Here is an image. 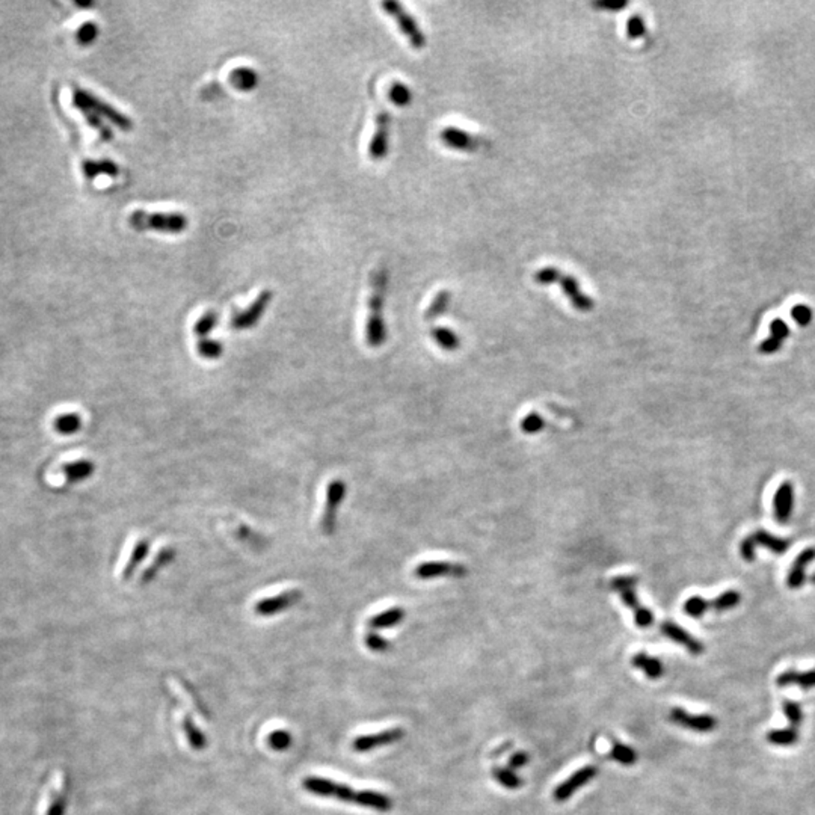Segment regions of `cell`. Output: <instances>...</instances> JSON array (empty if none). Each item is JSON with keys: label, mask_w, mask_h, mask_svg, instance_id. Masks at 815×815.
<instances>
[{"label": "cell", "mask_w": 815, "mask_h": 815, "mask_svg": "<svg viewBox=\"0 0 815 815\" xmlns=\"http://www.w3.org/2000/svg\"><path fill=\"white\" fill-rule=\"evenodd\" d=\"M388 270L384 266H379L370 279V296H369V314L366 320V343L370 347H380L387 340V326L384 319V305L388 289Z\"/></svg>", "instance_id": "6da1fadb"}, {"label": "cell", "mask_w": 815, "mask_h": 815, "mask_svg": "<svg viewBox=\"0 0 815 815\" xmlns=\"http://www.w3.org/2000/svg\"><path fill=\"white\" fill-rule=\"evenodd\" d=\"M533 279L541 286L559 284L563 293L568 298L569 304L576 310L581 311V313H588V311H592L593 307H595L593 299L581 291V287L576 277H572L555 266H545L536 270L535 274H533Z\"/></svg>", "instance_id": "7a4b0ae2"}, {"label": "cell", "mask_w": 815, "mask_h": 815, "mask_svg": "<svg viewBox=\"0 0 815 815\" xmlns=\"http://www.w3.org/2000/svg\"><path fill=\"white\" fill-rule=\"evenodd\" d=\"M128 224L136 231H156L165 234H180L189 227V219L180 211H145L135 210Z\"/></svg>", "instance_id": "3957f363"}, {"label": "cell", "mask_w": 815, "mask_h": 815, "mask_svg": "<svg viewBox=\"0 0 815 815\" xmlns=\"http://www.w3.org/2000/svg\"><path fill=\"white\" fill-rule=\"evenodd\" d=\"M73 105L79 110H82V112L84 110H91V112H95L102 118H106L118 128L124 130V132H128V130L133 128L132 118L123 112H119V110L112 105L103 102L102 98H98L95 94L89 93V91L80 86H73Z\"/></svg>", "instance_id": "277c9868"}, {"label": "cell", "mask_w": 815, "mask_h": 815, "mask_svg": "<svg viewBox=\"0 0 815 815\" xmlns=\"http://www.w3.org/2000/svg\"><path fill=\"white\" fill-rule=\"evenodd\" d=\"M637 578L631 576H619L610 581V588L619 593L621 599L634 613V621L637 627L648 628L654 623V615L648 607H643L636 593Z\"/></svg>", "instance_id": "5b68a950"}, {"label": "cell", "mask_w": 815, "mask_h": 815, "mask_svg": "<svg viewBox=\"0 0 815 815\" xmlns=\"http://www.w3.org/2000/svg\"><path fill=\"white\" fill-rule=\"evenodd\" d=\"M302 788L311 793V794H314V796H319V797L337 799L340 802L355 803V804H358L359 793H361V791L352 790L346 783H340V782L331 781L326 778H320V776L305 778L304 781H302Z\"/></svg>", "instance_id": "8992f818"}, {"label": "cell", "mask_w": 815, "mask_h": 815, "mask_svg": "<svg viewBox=\"0 0 815 815\" xmlns=\"http://www.w3.org/2000/svg\"><path fill=\"white\" fill-rule=\"evenodd\" d=\"M347 494V485L345 480L334 479L328 483L326 486V498L324 513L320 518V530L325 536H332L337 529V513L345 501Z\"/></svg>", "instance_id": "52a82bcc"}, {"label": "cell", "mask_w": 815, "mask_h": 815, "mask_svg": "<svg viewBox=\"0 0 815 815\" xmlns=\"http://www.w3.org/2000/svg\"><path fill=\"white\" fill-rule=\"evenodd\" d=\"M382 8H384V11L390 17L396 20L400 32L408 38V41L412 47L416 50H423L426 47L428 41L425 34H423V30L416 22V18L412 17L404 6L399 2H395V0H388V2H382Z\"/></svg>", "instance_id": "ba28073f"}, {"label": "cell", "mask_w": 815, "mask_h": 815, "mask_svg": "<svg viewBox=\"0 0 815 815\" xmlns=\"http://www.w3.org/2000/svg\"><path fill=\"white\" fill-rule=\"evenodd\" d=\"M274 296H275L274 291L270 289L261 290L258 296L253 300V304L248 308L241 311H234L233 316L230 319V328L234 331H245L254 328L266 313L270 302L274 300Z\"/></svg>", "instance_id": "9c48e42d"}, {"label": "cell", "mask_w": 815, "mask_h": 815, "mask_svg": "<svg viewBox=\"0 0 815 815\" xmlns=\"http://www.w3.org/2000/svg\"><path fill=\"white\" fill-rule=\"evenodd\" d=\"M758 547L769 548L771 552H774V555H783V552L790 548V541L778 538L771 535L770 531L760 529L757 531H753L746 539H743V542L740 543L741 557L746 562H753L755 551H757Z\"/></svg>", "instance_id": "30bf717a"}, {"label": "cell", "mask_w": 815, "mask_h": 815, "mask_svg": "<svg viewBox=\"0 0 815 815\" xmlns=\"http://www.w3.org/2000/svg\"><path fill=\"white\" fill-rule=\"evenodd\" d=\"M390 130H391V115L385 107H380L376 115L375 133L369 144V156L375 162H380L388 154L390 148Z\"/></svg>", "instance_id": "8fae6325"}, {"label": "cell", "mask_w": 815, "mask_h": 815, "mask_svg": "<svg viewBox=\"0 0 815 815\" xmlns=\"http://www.w3.org/2000/svg\"><path fill=\"white\" fill-rule=\"evenodd\" d=\"M304 598V593L299 589H290L286 592H281L275 597H267L256 602L254 613L261 618L275 616L281 611H286Z\"/></svg>", "instance_id": "7c38bea8"}, {"label": "cell", "mask_w": 815, "mask_h": 815, "mask_svg": "<svg viewBox=\"0 0 815 815\" xmlns=\"http://www.w3.org/2000/svg\"><path fill=\"white\" fill-rule=\"evenodd\" d=\"M414 576L420 580H432L437 577H464L467 576V568L460 563H451L444 560L423 562L416 566Z\"/></svg>", "instance_id": "4fadbf2b"}, {"label": "cell", "mask_w": 815, "mask_h": 815, "mask_svg": "<svg viewBox=\"0 0 815 815\" xmlns=\"http://www.w3.org/2000/svg\"><path fill=\"white\" fill-rule=\"evenodd\" d=\"M669 719L675 724H678V727L694 732L705 734L714 731L717 727V720L716 717L711 716V714H698V716H693V714L682 708L670 710Z\"/></svg>", "instance_id": "5bb4252c"}, {"label": "cell", "mask_w": 815, "mask_h": 815, "mask_svg": "<svg viewBox=\"0 0 815 815\" xmlns=\"http://www.w3.org/2000/svg\"><path fill=\"white\" fill-rule=\"evenodd\" d=\"M404 738V729L402 728H391L380 731L376 734H366V736H359L352 741V749L358 753L370 752L379 746H387V744L397 743Z\"/></svg>", "instance_id": "9a60e30c"}, {"label": "cell", "mask_w": 815, "mask_h": 815, "mask_svg": "<svg viewBox=\"0 0 815 815\" xmlns=\"http://www.w3.org/2000/svg\"><path fill=\"white\" fill-rule=\"evenodd\" d=\"M441 143L449 148L459 150V151H477L485 140L479 136L471 135L465 130L458 127H446L439 132Z\"/></svg>", "instance_id": "2e32d148"}, {"label": "cell", "mask_w": 815, "mask_h": 815, "mask_svg": "<svg viewBox=\"0 0 815 815\" xmlns=\"http://www.w3.org/2000/svg\"><path fill=\"white\" fill-rule=\"evenodd\" d=\"M595 776H597V769L593 766H586V767L577 770L565 782H562L559 787L555 790V793H552L555 794L556 802H566L574 793L580 790L583 785H586L588 782H590Z\"/></svg>", "instance_id": "e0dca14e"}, {"label": "cell", "mask_w": 815, "mask_h": 815, "mask_svg": "<svg viewBox=\"0 0 815 815\" xmlns=\"http://www.w3.org/2000/svg\"><path fill=\"white\" fill-rule=\"evenodd\" d=\"M660 628H661V632L664 634V636L670 639L672 642L678 643V645H682L691 654V656H701L703 649H705L701 640H698L696 637H693L689 631L681 628L680 625H677V623L666 621V622L661 623Z\"/></svg>", "instance_id": "ac0fdd59"}, {"label": "cell", "mask_w": 815, "mask_h": 815, "mask_svg": "<svg viewBox=\"0 0 815 815\" xmlns=\"http://www.w3.org/2000/svg\"><path fill=\"white\" fill-rule=\"evenodd\" d=\"M793 508H794V486L791 482H783L781 483L776 492H774L773 498L774 518H776L779 524L788 522L793 513Z\"/></svg>", "instance_id": "d6986e66"}, {"label": "cell", "mask_w": 815, "mask_h": 815, "mask_svg": "<svg viewBox=\"0 0 815 815\" xmlns=\"http://www.w3.org/2000/svg\"><path fill=\"white\" fill-rule=\"evenodd\" d=\"M814 560H815V548H807L800 552L790 568L787 577L788 588L799 589L803 586V583L807 581V566Z\"/></svg>", "instance_id": "ffe728a7"}, {"label": "cell", "mask_w": 815, "mask_h": 815, "mask_svg": "<svg viewBox=\"0 0 815 815\" xmlns=\"http://www.w3.org/2000/svg\"><path fill=\"white\" fill-rule=\"evenodd\" d=\"M776 686L781 689H787L790 686H799L800 690H812L815 689V669L807 672H797L794 669L785 670L779 673L776 678Z\"/></svg>", "instance_id": "44dd1931"}, {"label": "cell", "mask_w": 815, "mask_h": 815, "mask_svg": "<svg viewBox=\"0 0 815 815\" xmlns=\"http://www.w3.org/2000/svg\"><path fill=\"white\" fill-rule=\"evenodd\" d=\"M175 560V550L173 547H164L160 550L157 555L154 556L153 562L150 563V566L143 572V576H140V585L145 586L148 583L153 581L157 576L159 572L162 571L164 568H166L168 565H171Z\"/></svg>", "instance_id": "7402d4cb"}, {"label": "cell", "mask_w": 815, "mask_h": 815, "mask_svg": "<svg viewBox=\"0 0 815 815\" xmlns=\"http://www.w3.org/2000/svg\"><path fill=\"white\" fill-rule=\"evenodd\" d=\"M230 85L241 93H249L257 88L258 85V74L254 68L251 67H237L231 69L228 76Z\"/></svg>", "instance_id": "603a6c76"}, {"label": "cell", "mask_w": 815, "mask_h": 815, "mask_svg": "<svg viewBox=\"0 0 815 815\" xmlns=\"http://www.w3.org/2000/svg\"><path fill=\"white\" fill-rule=\"evenodd\" d=\"M82 171H84V174L88 180H94L98 175H109V177L118 175L119 166L114 162V160H110V159H100V160L86 159L82 162Z\"/></svg>", "instance_id": "cb8c5ba5"}, {"label": "cell", "mask_w": 815, "mask_h": 815, "mask_svg": "<svg viewBox=\"0 0 815 815\" xmlns=\"http://www.w3.org/2000/svg\"><path fill=\"white\" fill-rule=\"evenodd\" d=\"M95 465L89 459H79L62 467V475L68 483H80L94 475Z\"/></svg>", "instance_id": "d4e9b609"}, {"label": "cell", "mask_w": 815, "mask_h": 815, "mask_svg": "<svg viewBox=\"0 0 815 815\" xmlns=\"http://www.w3.org/2000/svg\"><path fill=\"white\" fill-rule=\"evenodd\" d=\"M150 548H151V545H150V541L148 539H139L135 543V547L132 550V555H130V557H128V560L126 563V566L123 569V580L128 581L130 578H132L135 576V572L139 569V566L143 565L144 560L147 559L148 552H150Z\"/></svg>", "instance_id": "484cf974"}, {"label": "cell", "mask_w": 815, "mask_h": 815, "mask_svg": "<svg viewBox=\"0 0 815 815\" xmlns=\"http://www.w3.org/2000/svg\"><path fill=\"white\" fill-rule=\"evenodd\" d=\"M632 666L640 669L649 680H658L663 677L664 673V668H663V663L656 658V657H649L647 652H639L636 656L632 657L631 660Z\"/></svg>", "instance_id": "4316f807"}, {"label": "cell", "mask_w": 815, "mask_h": 815, "mask_svg": "<svg viewBox=\"0 0 815 815\" xmlns=\"http://www.w3.org/2000/svg\"><path fill=\"white\" fill-rule=\"evenodd\" d=\"M405 618V611L402 610L400 607H392L388 609L385 611H380L378 615H375L369 621V627L371 630H384V628H391V627H396L399 623L404 621Z\"/></svg>", "instance_id": "83f0119b"}, {"label": "cell", "mask_w": 815, "mask_h": 815, "mask_svg": "<svg viewBox=\"0 0 815 815\" xmlns=\"http://www.w3.org/2000/svg\"><path fill=\"white\" fill-rule=\"evenodd\" d=\"M430 337L435 343L447 352H455L460 346L459 336L455 331L446 326H435L430 331Z\"/></svg>", "instance_id": "f1b7e54d"}, {"label": "cell", "mask_w": 815, "mask_h": 815, "mask_svg": "<svg viewBox=\"0 0 815 815\" xmlns=\"http://www.w3.org/2000/svg\"><path fill=\"white\" fill-rule=\"evenodd\" d=\"M181 728H183L185 734H186V738L190 744V748L194 750H204L207 746V738L204 736V732L201 731L197 724L194 723V720L190 719L187 714L181 720Z\"/></svg>", "instance_id": "f546056e"}, {"label": "cell", "mask_w": 815, "mask_h": 815, "mask_svg": "<svg viewBox=\"0 0 815 815\" xmlns=\"http://www.w3.org/2000/svg\"><path fill=\"white\" fill-rule=\"evenodd\" d=\"M53 428L60 435H73L82 429V417L76 414V412L60 414L53 421Z\"/></svg>", "instance_id": "4dcf8cb0"}, {"label": "cell", "mask_w": 815, "mask_h": 815, "mask_svg": "<svg viewBox=\"0 0 815 815\" xmlns=\"http://www.w3.org/2000/svg\"><path fill=\"white\" fill-rule=\"evenodd\" d=\"M68 790H69V785H68V779L65 778L64 783H62V788L55 791L52 794V797H50L46 815H65L67 814Z\"/></svg>", "instance_id": "1f68e13d"}, {"label": "cell", "mask_w": 815, "mask_h": 815, "mask_svg": "<svg viewBox=\"0 0 815 815\" xmlns=\"http://www.w3.org/2000/svg\"><path fill=\"white\" fill-rule=\"evenodd\" d=\"M218 320H219V316L215 310H208L203 316L198 317L194 324V334L197 337V341L203 340V338H208L210 332L216 328Z\"/></svg>", "instance_id": "d6a6232c"}, {"label": "cell", "mask_w": 815, "mask_h": 815, "mask_svg": "<svg viewBox=\"0 0 815 815\" xmlns=\"http://www.w3.org/2000/svg\"><path fill=\"white\" fill-rule=\"evenodd\" d=\"M450 299H451V293L449 290H441L437 293V296L432 299L430 305L428 307V310L425 311V319L432 322L438 317H441L442 314L446 313L449 304H450Z\"/></svg>", "instance_id": "836d02e7"}, {"label": "cell", "mask_w": 815, "mask_h": 815, "mask_svg": "<svg viewBox=\"0 0 815 815\" xmlns=\"http://www.w3.org/2000/svg\"><path fill=\"white\" fill-rule=\"evenodd\" d=\"M388 100L397 107H405L412 102V91L406 84L396 80L388 86Z\"/></svg>", "instance_id": "e575fe53"}, {"label": "cell", "mask_w": 815, "mask_h": 815, "mask_svg": "<svg viewBox=\"0 0 815 815\" xmlns=\"http://www.w3.org/2000/svg\"><path fill=\"white\" fill-rule=\"evenodd\" d=\"M767 741L773 746H794L799 741V731L794 728H783V729H773L767 734Z\"/></svg>", "instance_id": "d590c367"}, {"label": "cell", "mask_w": 815, "mask_h": 815, "mask_svg": "<svg viewBox=\"0 0 815 815\" xmlns=\"http://www.w3.org/2000/svg\"><path fill=\"white\" fill-rule=\"evenodd\" d=\"M197 352L204 359H218L224 354V346L220 341L208 337L197 341Z\"/></svg>", "instance_id": "8d00e7d4"}, {"label": "cell", "mask_w": 815, "mask_h": 815, "mask_svg": "<svg viewBox=\"0 0 815 815\" xmlns=\"http://www.w3.org/2000/svg\"><path fill=\"white\" fill-rule=\"evenodd\" d=\"M740 601H741L740 592L731 589V590L723 592L722 595H719L716 599L710 601V602H711V609L713 610H716V611L722 613V611H728V610L736 609L738 606V604H740Z\"/></svg>", "instance_id": "74e56055"}, {"label": "cell", "mask_w": 815, "mask_h": 815, "mask_svg": "<svg viewBox=\"0 0 815 815\" xmlns=\"http://www.w3.org/2000/svg\"><path fill=\"white\" fill-rule=\"evenodd\" d=\"M98 34H100L98 25L93 22V20H89V22H85L76 30V43L82 47L91 46L93 43H95Z\"/></svg>", "instance_id": "f35d334b"}, {"label": "cell", "mask_w": 815, "mask_h": 815, "mask_svg": "<svg viewBox=\"0 0 815 815\" xmlns=\"http://www.w3.org/2000/svg\"><path fill=\"white\" fill-rule=\"evenodd\" d=\"M710 609H711V602L707 601L705 598L699 597V595L690 597L686 602H684V611H686L690 618H694V619L702 618Z\"/></svg>", "instance_id": "ab89813d"}, {"label": "cell", "mask_w": 815, "mask_h": 815, "mask_svg": "<svg viewBox=\"0 0 815 815\" xmlns=\"http://www.w3.org/2000/svg\"><path fill=\"white\" fill-rule=\"evenodd\" d=\"M782 710H783L785 717L788 719L790 728L799 729L800 724L804 720L803 711H802V707L799 705V703L791 701V699H783V702H782Z\"/></svg>", "instance_id": "60d3db41"}, {"label": "cell", "mask_w": 815, "mask_h": 815, "mask_svg": "<svg viewBox=\"0 0 815 815\" xmlns=\"http://www.w3.org/2000/svg\"><path fill=\"white\" fill-rule=\"evenodd\" d=\"M610 757L619 764H622V766H632V764H636L637 761L636 750H632L630 746H625V744L622 743L613 744Z\"/></svg>", "instance_id": "b9f144b4"}, {"label": "cell", "mask_w": 815, "mask_h": 815, "mask_svg": "<svg viewBox=\"0 0 815 815\" xmlns=\"http://www.w3.org/2000/svg\"><path fill=\"white\" fill-rule=\"evenodd\" d=\"M267 746L270 749H274L277 752H284L291 746V734L286 729H277V731H272L267 738Z\"/></svg>", "instance_id": "7bdbcfd3"}, {"label": "cell", "mask_w": 815, "mask_h": 815, "mask_svg": "<svg viewBox=\"0 0 815 815\" xmlns=\"http://www.w3.org/2000/svg\"><path fill=\"white\" fill-rule=\"evenodd\" d=\"M84 115H85L86 123H88L91 127H93V128H95V130H97L98 135H100V138H102L103 140H112V138H114L112 128H110V127H109V126L105 123V121H103V118H102V117L97 115L95 112H91V110H84Z\"/></svg>", "instance_id": "ee69618b"}, {"label": "cell", "mask_w": 815, "mask_h": 815, "mask_svg": "<svg viewBox=\"0 0 815 815\" xmlns=\"http://www.w3.org/2000/svg\"><path fill=\"white\" fill-rule=\"evenodd\" d=\"M492 776L496 778V781L500 785H503V787L509 788V790H517L521 787V783H522L517 774L509 769H494L492 770Z\"/></svg>", "instance_id": "f6af8a7d"}, {"label": "cell", "mask_w": 815, "mask_h": 815, "mask_svg": "<svg viewBox=\"0 0 815 815\" xmlns=\"http://www.w3.org/2000/svg\"><path fill=\"white\" fill-rule=\"evenodd\" d=\"M543 428H545V420L538 412H530L527 417L521 420V430L527 435L538 434Z\"/></svg>", "instance_id": "bcb514c9"}, {"label": "cell", "mask_w": 815, "mask_h": 815, "mask_svg": "<svg viewBox=\"0 0 815 815\" xmlns=\"http://www.w3.org/2000/svg\"><path fill=\"white\" fill-rule=\"evenodd\" d=\"M627 35L630 39H639L647 35L645 20L640 14H634L627 22Z\"/></svg>", "instance_id": "7dc6e473"}, {"label": "cell", "mask_w": 815, "mask_h": 815, "mask_svg": "<svg viewBox=\"0 0 815 815\" xmlns=\"http://www.w3.org/2000/svg\"><path fill=\"white\" fill-rule=\"evenodd\" d=\"M364 643L366 647L373 651V652H385L390 648V643L387 639H384L382 636H379L378 632H367L366 637H364Z\"/></svg>", "instance_id": "c3c4849f"}, {"label": "cell", "mask_w": 815, "mask_h": 815, "mask_svg": "<svg viewBox=\"0 0 815 815\" xmlns=\"http://www.w3.org/2000/svg\"><path fill=\"white\" fill-rule=\"evenodd\" d=\"M791 317L796 320L799 325L807 326L812 320V311L808 305H796L791 310Z\"/></svg>", "instance_id": "681fc988"}, {"label": "cell", "mask_w": 815, "mask_h": 815, "mask_svg": "<svg viewBox=\"0 0 815 815\" xmlns=\"http://www.w3.org/2000/svg\"><path fill=\"white\" fill-rule=\"evenodd\" d=\"M770 334L771 337L783 341L790 336V328L787 325V322H783L782 319H774L770 324Z\"/></svg>", "instance_id": "f907efd6"}, {"label": "cell", "mask_w": 815, "mask_h": 815, "mask_svg": "<svg viewBox=\"0 0 815 815\" xmlns=\"http://www.w3.org/2000/svg\"><path fill=\"white\" fill-rule=\"evenodd\" d=\"M781 346H782L781 340L770 337V338H766L762 341L761 346H760V350H761V354L770 355V354H776V352L781 349Z\"/></svg>", "instance_id": "816d5d0a"}, {"label": "cell", "mask_w": 815, "mask_h": 815, "mask_svg": "<svg viewBox=\"0 0 815 815\" xmlns=\"http://www.w3.org/2000/svg\"><path fill=\"white\" fill-rule=\"evenodd\" d=\"M529 762V755L526 752H517L515 755H512L510 761H509V767L510 769H519L522 766H526Z\"/></svg>", "instance_id": "f5cc1de1"}, {"label": "cell", "mask_w": 815, "mask_h": 815, "mask_svg": "<svg viewBox=\"0 0 815 815\" xmlns=\"http://www.w3.org/2000/svg\"><path fill=\"white\" fill-rule=\"evenodd\" d=\"M628 4L627 2H619V4H609V2H599V4H593L595 8H601V9H610V11H619V9H623Z\"/></svg>", "instance_id": "db71d44e"}, {"label": "cell", "mask_w": 815, "mask_h": 815, "mask_svg": "<svg viewBox=\"0 0 815 815\" xmlns=\"http://www.w3.org/2000/svg\"><path fill=\"white\" fill-rule=\"evenodd\" d=\"M76 5L80 8H91L94 4L93 2H76Z\"/></svg>", "instance_id": "11a10c76"}, {"label": "cell", "mask_w": 815, "mask_h": 815, "mask_svg": "<svg viewBox=\"0 0 815 815\" xmlns=\"http://www.w3.org/2000/svg\"><path fill=\"white\" fill-rule=\"evenodd\" d=\"M811 581L815 585V574H812V576H811Z\"/></svg>", "instance_id": "9f6ffc18"}]
</instances>
